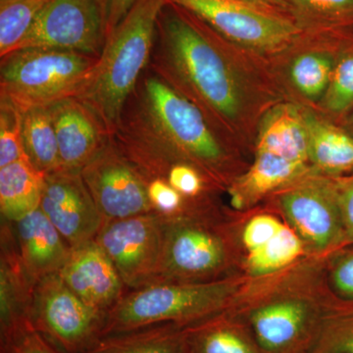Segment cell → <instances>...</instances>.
I'll list each match as a JSON object with an SVG mask.
<instances>
[{"mask_svg":"<svg viewBox=\"0 0 353 353\" xmlns=\"http://www.w3.org/2000/svg\"><path fill=\"white\" fill-rule=\"evenodd\" d=\"M309 165L296 163L267 152H254L252 164L227 188L233 208H250L265 196L280 192L312 171Z\"/></svg>","mask_w":353,"mask_h":353,"instance_id":"cell-22","label":"cell"},{"mask_svg":"<svg viewBox=\"0 0 353 353\" xmlns=\"http://www.w3.org/2000/svg\"><path fill=\"white\" fill-rule=\"evenodd\" d=\"M338 188L345 241L353 245V176L338 179Z\"/></svg>","mask_w":353,"mask_h":353,"instance_id":"cell-35","label":"cell"},{"mask_svg":"<svg viewBox=\"0 0 353 353\" xmlns=\"http://www.w3.org/2000/svg\"><path fill=\"white\" fill-rule=\"evenodd\" d=\"M167 0H137L106 41L75 97L112 136L139 79L150 66L158 16Z\"/></svg>","mask_w":353,"mask_h":353,"instance_id":"cell-4","label":"cell"},{"mask_svg":"<svg viewBox=\"0 0 353 353\" xmlns=\"http://www.w3.org/2000/svg\"><path fill=\"white\" fill-rule=\"evenodd\" d=\"M13 223L1 221L0 232V336L1 345L28 325L37 283L21 259Z\"/></svg>","mask_w":353,"mask_h":353,"instance_id":"cell-18","label":"cell"},{"mask_svg":"<svg viewBox=\"0 0 353 353\" xmlns=\"http://www.w3.org/2000/svg\"><path fill=\"white\" fill-rule=\"evenodd\" d=\"M111 138L145 180L158 178L175 163L196 167L217 190L240 175L236 148L150 68L128 99Z\"/></svg>","mask_w":353,"mask_h":353,"instance_id":"cell-2","label":"cell"},{"mask_svg":"<svg viewBox=\"0 0 353 353\" xmlns=\"http://www.w3.org/2000/svg\"><path fill=\"white\" fill-rule=\"evenodd\" d=\"M308 132L309 164L334 179L353 176V137L315 108L303 105Z\"/></svg>","mask_w":353,"mask_h":353,"instance_id":"cell-23","label":"cell"},{"mask_svg":"<svg viewBox=\"0 0 353 353\" xmlns=\"http://www.w3.org/2000/svg\"><path fill=\"white\" fill-rule=\"evenodd\" d=\"M352 31H304L288 50L292 55L289 61L287 60L284 73L278 79V83L285 79L282 90L287 83L292 94L305 102L304 106L315 108L329 87L341 46Z\"/></svg>","mask_w":353,"mask_h":353,"instance_id":"cell-15","label":"cell"},{"mask_svg":"<svg viewBox=\"0 0 353 353\" xmlns=\"http://www.w3.org/2000/svg\"><path fill=\"white\" fill-rule=\"evenodd\" d=\"M59 148L60 165L81 172L101 152L111 136L95 114L76 97L50 106Z\"/></svg>","mask_w":353,"mask_h":353,"instance_id":"cell-19","label":"cell"},{"mask_svg":"<svg viewBox=\"0 0 353 353\" xmlns=\"http://www.w3.org/2000/svg\"><path fill=\"white\" fill-rule=\"evenodd\" d=\"M23 143L28 159L39 173L46 175L61 168L50 106L23 113Z\"/></svg>","mask_w":353,"mask_h":353,"instance_id":"cell-27","label":"cell"},{"mask_svg":"<svg viewBox=\"0 0 353 353\" xmlns=\"http://www.w3.org/2000/svg\"><path fill=\"white\" fill-rule=\"evenodd\" d=\"M106 313L85 303L59 274L39 281L34 289L31 322L64 353H83L103 336Z\"/></svg>","mask_w":353,"mask_h":353,"instance_id":"cell-10","label":"cell"},{"mask_svg":"<svg viewBox=\"0 0 353 353\" xmlns=\"http://www.w3.org/2000/svg\"><path fill=\"white\" fill-rule=\"evenodd\" d=\"M246 282L226 276L199 283H159L127 290L106 314L103 336L173 323L190 326L224 312Z\"/></svg>","mask_w":353,"mask_h":353,"instance_id":"cell-5","label":"cell"},{"mask_svg":"<svg viewBox=\"0 0 353 353\" xmlns=\"http://www.w3.org/2000/svg\"><path fill=\"white\" fill-rule=\"evenodd\" d=\"M28 159L23 143V112L12 102L0 99V168Z\"/></svg>","mask_w":353,"mask_h":353,"instance_id":"cell-32","label":"cell"},{"mask_svg":"<svg viewBox=\"0 0 353 353\" xmlns=\"http://www.w3.org/2000/svg\"><path fill=\"white\" fill-rule=\"evenodd\" d=\"M51 0H0V58L22 41Z\"/></svg>","mask_w":353,"mask_h":353,"instance_id":"cell-31","label":"cell"},{"mask_svg":"<svg viewBox=\"0 0 353 353\" xmlns=\"http://www.w3.org/2000/svg\"><path fill=\"white\" fill-rule=\"evenodd\" d=\"M341 127L353 137V108L348 112L347 115L343 118L340 123Z\"/></svg>","mask_w":353,"mask_h":353,"instance_id":"cell-38","label":"cell"},{"mask_svg":"<svg viewBox=\"0 0 353 353\" xmlns=\"http://www.w3.org/2000/svg\"><path fill=\"white\" fill-rule=\"evenodd\" d=\"M329 282L341 301L353 303V252L340 253L329 266Z\"/></svg>","mask_w":353,"mask_h":353,"instance_id":"cell-33","label":"cell"},{"mask_svg":"<svg viewBox=\"0 0 353 353\" xmlns=\"http://www.w3.org/2000/svg\"><path fill=\"white\" fill-rule=\"evenodd\" d=\"M99 57L51 48L13 51L0 58V99L24 113L74 97Z\"/></svg>","mask_w":353,"mask_h":353,"instance_id":"cell-6","label":"cell"},{"mask_svg":"<svg viewBox=\"0 0 353 353\" xmlns=\"http://www.w3.org/2000/svg\"><path fill=\"white\" fill-rule=\"evenodd\" d=\"M164 227V218L154 212L104 221L94 240L128 290L152 284L163 250Z\"/></svg>","mask_w":353,"mask_h":353,"instance_id":"cell-11","label":"cell"},{"mask_svg":"<svg viewBox=\"0 0 353 353\" xmlns=\"http://www.w3.org/2000/svg\"><path fill=\"white\" fill-rule=\"evenodd\" d=\"M39 208L71 248L94 240L105 221L80 172L58 169L44 175Z\"/></svg>","mask_w":353,"mask_h":353,"instance_id":"cell-14","label":"cell"},{"mask_svg":"<svg viewBox=\"0 0 353 353\" xmlns=\"http://www.w3.org/2000/svg\"><path fill=\"white\" fill-rule=\"evenodd\" d=\"M353 108V31L341 46L329 87L315 109L340 124Z\"/></svg>","mask_w":353,"mask_h":353,"instance_id":"cell-28","label":"cell"},{"mask_svg":"<svg viewBox=\"0 0 353 353\" xmlns=\"http://www.w3.org/2000/svg\"><path fill=\"white\" fill-rule=\"evenodd\" d=\"M164 220L163 250L152 285L224 277L236 250L219 210Z\"/></svg>","mask_w":353,"mask_h":353,"instance_id":"cell-7","label":"cell"},{"mask_svg":"<svg viewBox=\"0 0 353 353\" xmlns=\"http://www.w3.org/2000/svg\"><path fill=\"white\" fill-rule=\"evenodd\" d=\"M253 148L310 166L303 104L284 99L271 106L260 120Z\"/></svg>","mask_w":353,"mask_h":353,"instance_id":"cell-21","label":"cell"},{"mask_svg":"<svg viewBox=\"0 0 353 353\" xmlns=\"http://www.w3.org/2000/svg\"><path fill=\"white\" fill-rule=\"evenodd\" d=\"M21 259L26 270L38 284L59 273L66 263L71 246L41 208L13 223Z\"/></svg>","mask_w":353,"mask_h":353,"instance_id":"cell-20","label":"cell"},{"mask_svg":"<svg viewBox=\"0 0 353 353\" xmlns=\"http://www.w3.org/2000/svg\"><path fill=\"white\" fill-rule=\"evenodd\" d=\"M308 353H353V303H332Z\"/></svg>","mask_w":353,"mask_h":353,"instance_id":"cell-30","label":"cell"},{"mask_svg":"<svg viewBox=\"0 0 353 353\" xmlns=\"http://www.w3.org/2000/svg\"><path fill=\"white\" fill-rule=\"evenodd\" d=\"M183 353H264L240 316L226 310L185 327Z\"/></svg>","mask_w":353,"mask_h":353,"instance_id":"cell-24","label":"cell"},{"mask_svg":"<svg viewBox=\"0 0 353 353\" xmlns=\"http://www.w3.org/2000/svg\"><path fill=\"white\" fill-rule=\"evenodd\" d=\"M273 196L306 252L319 259L347 243L338 179L312 170Z\"/></svg>","mask_w":353,"mask_h":353,"instance_id":"cell-9","label":"cell"},{"mask_svg":"<svg viewBox=\"0 0 353 353\" xmlns=\"http://www.w3.org/2000/svg\"><path fill=\"white\" fill-rule=\"evenodd\" d=\"M320 265L299 260L285 270L245 283L232 311L252 330L264 353H308L334 301L323 290Z\"/></svg>","mask_w":353,"mask_h":353,"instance_id":"cell-3","label":"cell"},{"mask_svg":"<svg viewBox=\"0 0 353 353\" xmlns=\"http://www.w3.org/2000/svg\"><path fill=\"white\" fill-rule=\"evenodd\" d=\"M248 1H252L254 2V3L262 4V6L275 7V8L289 11L285 0H248Z\"/></svg>","mask_w":353,"mask_h":353,"instance_id":"cell-37","label":"cell"},{"mask_svg":"<svg viewBox=\"0 0 353 353\" xmlns=\"http://www.w3.org/2000/svg\"><path fill=\"white\" fill-rule=\"evenodd\" d=\"M243 265L248 277L275 275L296 264L305 254V248L296 232L272 213L262 212L248 218L241 234Z\"/></svg>","mask_w":353,"mask_h":353,"instance_id":"cell-16","label":"cell"},{"mask_svg":"<svg viewBox=\"0 0 353 353\" xmlns=\"http://www.w3.org/2000/svg\"><path fill=\"white\" fill-rule=\"evenodd\" d=\"M43 174L29 159H21L0 168L1 219L15 223L39 208Z\"/></svg>","mask_w":353,"mask_h":353,"instance_id":"cell-25","label":"cell"},{"mask_svg":"<svg viewBox=\"0 0 353 353\" xmlns=\"http://www.w3.org/2000/svg\"><path fill=\"white\" fill-rule=\"evenodd\" d=\"M80 173L104 219L152 212L145 178L112 138Z\"/></svg>","mask_w":353,"mask_h":353,"instance_id":"cell-13","label":"cell"},{"mask_svg":"<svg viewBox=\"0 0 353 353\" xmlns=\"http://www.w3.org/2000/svg\"><path fill=\"white\" fill-rule=\"evenodd\" d=\"M185 327L165 323L108 334L83 353H183Z\"/></svg>","mask_w":353,"mask_h":353,"instance_id":"cell-26","label":"cell"},{"mask_svg":"<svg viewBox=\"0 0 353 353\" xmlns=\"http://www.w3.org/2000/svg\"><path fill=\"white\" fill-rule=\"evenodd\" d=\"M203 21L241 50L271 61L299 41L303 30L289 11L248 0H168Z\"/></svg>","mask_w":353,"mask_h":353,"instance_id":"cell-8","label":"cell"},{"mask_svg":"<svg viewBox=\"0 0 353 353\" xmlns=\"http://www.w3.org/2000/svg\"><path fill=\"white\" fill-rule=\"evenodd\" d=\"M58 274L85 303L106 314L128 290L113 262L95 240L71 248Z\"/></svg>","mask_w":353,"mask_h":353,"instance_id":"cell-17","label":"cell"},{"mask_svg":"<svg viewBox=\"0 0 353 353\" xmlns=\"http://www.w3.org/2000/svg\"><path fill=\"white\" fill-rule=\"evenodd\" d=\"M136 1L137 0H101L106 41L126 17Z\"/></svg>","mask_w":353,"mask_h":353,"instance_id":"cell-36","label":"cell"},{"mask_svg":"<svg viewBox=\"0 0 353 353\" xmlns=\"http://www.w3.org/2000/svg\"><path fill=\"white\" fill-rule=\"evenodd\" d=\"M303 31L353 29V0H285Z\"/></svg>","mask_w":353,"mask_h":353,"instance_id":"cell-29","label":"cell"},{"mask_svg":"<svg viewBox=\"0 0 353 353\" xmlns=\"http://www.w3.org/2000/svg\"><path fill=\"white\" fill-rule=\"evenodd\" d=\"M1 353H64L39 334L32 324L1 345Z\"/></svg>","mask_w":353,"mask_h":353,"instance_id":"cell-34","label":"cell"},{"mask_svg":"<svg viewBox=\"0 0 353 353\" xmlns=\"http://www.w3.org/2000/svg\"><path fill=\"white\" fill-rule=\"evenodd\" d=\"M105 43L101 0H51L11 52L51 48L99 57Z\"/></svg>","mask_w":353,"mask_h":353,"instance_id":"cell-12","label":"cell"},{"mask_svg":"<svg viewBox=\"0 0 353 353\" xmlns=\"http://www.w3.org/2000/svg\"><path fill=\"white\" fill-rule=\"evenodd\" d=\"M264 62L167 0L158 16L148 68L192 101L211 127L239 148L254 146L262 116L285 99Z\"/></svg>","mask_w":353,"mask_h":353,"instance_id":"cell-1","label":"cell"}]
</instances>
